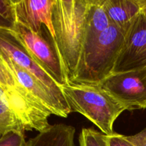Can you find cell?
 Listing matches in <instances>:
<instances>
[{"label":"cell","instance_id":"7","mask_svg":"<svg viewBox=\"0 0 146 146\" xmlns=\"http://www.w3.org/2000/svg\"><path fill=\"white\" fill-rule=\"evenodd\" d=\"M146 67V19L142 13L136 17L125 36V41L112 74Z\"/></svg>","mask_w":146,"mask_h":146},{"label":"cell","instance_id":"12","mask_svg":"<svg viewBox=\"0 0 146 146\" xmlns=\"http://www.w3.org/2000/svg\"><path fill=\"white\" fill-rule=\"evenodd\" d=\"M110 25L111 22L104 8V0H90L84 47L95 41Z\"/></svg>","mask_w":146,"mask_h":146},{"label":"cell","instance_id":"4","mask_svg":"<svg viewBox=\"0 0 146 146\" xmlns=\"http://www.w3.org/2000/svg\"><path fill=\"white\" fill-rule=\"evenodd\" d=\"M14 31L37 64L60 86L71 84L56 42L45 26L35 33L17 23Z\"/></svg>","mask_w":146,"mask_h":146},{"label":"cell","instance_id":"3","mask_svg":"<svg viewBox=\"0 0 146 146\" xmlns=\"http://www.w3.org/2000/svg\"><path fill=\"white\" fill-rule=\"evenodd\" d=\"M61 90L71 112L85 116L106 135L114 133L113 125L125 108L100 85L70 84Z\"/></svg>","mask_w":146,"mask_h":146},{"label":"cell","instance_id":"14","mask_svg":"<svg viewBox=\"0 0 146 146\" xmlns=\"http://www.w3.org/2000/svg\"><path fill=\"white\" fill-rule=\"evenodd\" d=\"M78 142L79 146H108L107 135L92 128L81 129Z\"/></svg>","mask_w":146,"mask_h":146},{"label":"cell","instance_id":"17","mask_svg":"<svg viewBox=\"0 0 146 146\" xmlns=\"http://www.w3.org/2000/svg\"><path fill=\"white\" fill-rule=\"evenodd\" d=\"M19 85L5 63L0 58V86L4 89H10L17 88Z\"/></svg>","mask_w":146,"mask_h":146},{"label":"cell","instance_id":"6","mask_svg":"<svg viewBox=\"0 0 146 146\" xmlns=\"http://www.w3.org/2000/svg\"><path fill=\"white\" fill-rule=\"evenodd\" d=\"M99 85L127 111L146 108V67L112 74Z\"/></svg>","mask_w":146,"mask_h":146},{"label":"cell","instance_id":"2","mask_svg":"<svg viewBox=\"0 0 146 146\" xmlns=\"http://www.w3.org/2000/svg\"><path fill=\"white\" fill-rule=\"evenodd\" d=\"M126 32L111 24L95 41L83 48L71 84L99 85L113 73Z\"/></svg>","mask_w":146,"mask_h":146},{"label":"cell","instance_id":"10","mask_svg":"<svg viewBox=\"0 0 146 146\" xmlns=\"http://www.w3.org/2000/svg\"><path fill=\"white\" fill-rule=\"evenodd\" d=\"M104 4L111 24L125 32L141 13L140 0H104Z\"/></svg>","mask_w":146,"mask_h":146},{"label":"cell","instance_id":"15","mask_svg":"<svg viewBox=\"0 0 146 146\" xmlns=\"http://www.w3.org/2000/svg\"><path fill=\"white\" fill-rule=\"evenodd\" d=\"M16 24L12 0H0V29L14 30Z\"/></svg>","mask_w":146,"mask_h":146},{"label":"cell","instance_id":"19","mask_svg":"<svg viewBox=\"0 0 146 146\" xmlns=\"http://www.w3.org/2000/svg\"><path fill=\"white\" fill-rule=\"evenodd\" d=\"M127 141L134 146H146V128L132 135H125Z\"/></svg>","mask_w":146,"mask_h":146},{"label":"cell","instance_id":"18","mask_svg":"<svg viewBox=\"0 0 146 146\" xmlns=\"http://www.w3.org/2000/svg\"><path fill=\"white\" fill-rule=\"evenodd\" d=\"M108 146H134L125 138V135L114 133L113 135H107Z\"/></svg>","mask_w":146,"mask_h":146},{"label":"cell","instance_id":"11","mask_svg":"<svg viewBox=\"0 0 146 146\" xmlns=\"http://www.w3.org/2000/svg\"><path fill=\"white\" fill-rule=\"evenodd\" d=\"M75 133L76 129L72 125L63 123L51 125L30 138L27 146H74Z\"/></svg>","mask_w":146,"mask_h":146},{"label":"cell","instance_id":"9","mask_svg":"<svg viewBox=\"0 0 146 146\" xmlns=\"http://www.w3.org/2000/svg\"><path fill=\"white\" fill-rule=\"evenodd\" d=\"M0 58L12 73L17 82L49 111L52 115L62 118L68 117V114L71 113L69 108L61 104L32 74L16 64L8 57L0 55Z\"/></svg>","mask_w":146,"mask_h":146},{"label":"cell","instance_id":"21","mask_svg":"<svg viewBox=\"0 0 146 146\" xmlns=\"http://www.w3.org/2000/svg\"><path fill=\"white\" fill-rule=\"evenodd\" d=\"M1 133H0V136H1Z\"/></svg>","mask_w":146,"mask_h":146},{"label":"cell","instance_id":"13","mask_svg":"<svg viewBox=\"0 0 146 146\" xmlns=\"http://www.w3.org/2000/svg\"><path fill=\"white\" fill-rule=\"evenodd\" d=\"M9 131L24 133L25 130L21 121L4 98L0 87V133L2 135Z\"/></svg>","mask_w":146,"mask_h":146},{"label":"cell","instance_id":"5","mask_svg":"<svg viewBox=\"0 0 146 146\" xmlns=\"http://www.w3.org/2000/svg\"><path fill=\"white\" fill-rule=\"evenodd\" d=\"M0 55L8 57L32 74L61 104L69 108L61 87L37 64L14 30L0 29Z\"/></svg>","mask_w":146,"mask_h":146},{"label":"cell","instance_id":"8","mask_svg":"<svg viewBox=\"0 0 146 146\" xmlns=\"http://www.w3.org/2000/svg\"><path fill=\"white\" fill-rule=\"evenodd\" d=\"M55 0H12L17 24L35 33L45 26L55 39L52 7Z\"/></svg>","mask_w":146,"mask_h":146},{"label":"cell","instance_id":"20","mask_svg":"<svg viewBox=\"0 0 146 146\" xmlns=\"http://www.w3.org/2000/svg\"><path fill=\"white\" fill-rule=\"evenodd\" d=\"M141 7V13L146 19V0H140Z\"/></svg>","mask_w":146,"mask_h":146},{"label":"cell","instance_id":"1","mask_svg":"<svg viewBox=\"0 0 146 146\" xmlns=\"http://www.w3.org/2000/svg\"><path fill=\"white\" fill-rule=\"evenodd\" d=\"M89 4L90 0H55L52 7L55 41L70 81L82 54Z\"/></svg>","mask_w":146,"mask_h":146},{"label":"cell","instance_id":"16","mask_svg":"<svg viewBox=\"0 0 146 146\" xmlns=\"http://www.w3.org/2000/svg\"><path fill=\"white\" fill-rule=\"evenodd\" d=\"M0 146H27L24 133L9 131L0 136Z\"/></svg>","mask_w":146,"mask_h":146}]
</instances>
